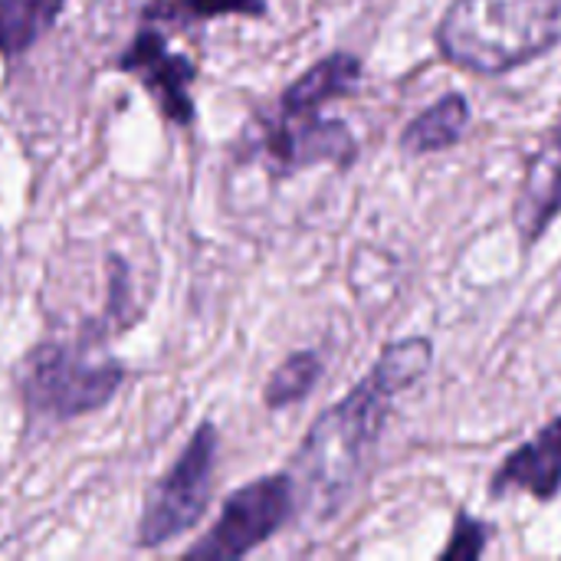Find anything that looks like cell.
<instances>
[{
  "instance_id": "cell-10",
  "label": "cell",
  "mask_w": 561,
  "mask_h": 561,
  "mask_svg": "<svg viewBox=\"0 0 561 561\" xmlns=\"http://www.w3.org/2000/svg\"><path fill=\"white\" fill-rule=\"evenodd\" d=\"M358 79H362V59L352 56V53H332L322 62H316L312 69H306L283 92L279 112H286V115H312L325 102L352 95Z\"/></svg>"
},
{
  "instance_id": "cell-1",
  "label": "cell",
  "mask_w": 561,
  "mask_h": 561,
  "mask_svg": "<svg viewBox=\"0 0 561 561\" xmlns=\"http://www.w3.org/2000/svg\"><path fill=\"white\" fill-rule=\"evenodd\" d=\"M431 358L434 345L424 335L388 345L365 381L312 424L296 454L299 490L309 510L332 516L345 503L385 431L394 394L417 385Z\"/></svg>"
},
{
  "instance_id": "cell-12",
  "label": "cell",
  "mask_w": 561,
  "mask_h": 561,
  "mask_svg": "<svg viewBox=\"0 0 561 561\" xmlns=\"http://www.w3.org/2000/svg\"><path fill=\"white\" fill-rule=\"evenodd\" d=\"M66 0H0V56L16 59L59 20Z\"/></svg>"
},
{
  "instance_id": "cell-13",
  "label": "cell",
  "mask_w": 561,
  "mask_h": 561,
  "mask_svg": "<svg viewBox=\"0 0 561 561\" xmlns=\"http://www.w3.org/2000/svg\"><path fill=\"white\" fill-rule=\"evenodd\" d=\"M319 375H322V362H319L316 352H296V355H289V358L270 375V381H266V388H263L266 408L279 411V408H289V404L302 401V398L316 388Z\"/></svg>"
},
{
  "instance_id": "cell-9",
  "label": "cell",
  "mask_w": 561,
  "mask_h": 561,
  "mask_svg": "<svg viewBox=\"0 0 561 561\" xmlns=\"http://www.w3.org/2000/svg\"><path fill=\"white\" fill-rule=\"evenodd\" d=\"M529 493L542 503L561 493V417L546 424L529 444L513 450L493 477V496Z\"/></svg>"
},
{
  "instance_id": "cell-6",
  "label": "cell",
  "mask_w": 561,
  "mask_h": 561,
  "mask_svg": "<svg viewBox=\"0 0 561 561\" xmlns=\"http://www.w3.org/2000/svg\"><path fill=\"white\" fill-rule=\"evenodd\" d=\"M118 69L131 72L148 89V95L154 99V105L161 108V115L168 122H174V125L194 122L197 108L191 99V82L197 79V66L187 56L171 53L161 30L145 26L135 36V43L122 53Z\"/></svg>"
},
{
  "instance_id": "cell-3",
  "label": "cell",
  "mask_w": 561,
  "mask_h": 561,
  "mask_svg": "<svg viewBox=\"0 0 561 561\" xmlns=\"http://www.w3.org/2000/svg\"><path fill=\"white\" fill-rule=\"evenodd\" d=\"M125 381L115 358H99L89 342H43L23 355L16 385L23 404L49 421H72L105 408Z\"/></svg>"
},
{
  "instance_id": "cell-11",
  "label": "cell",
  "mask_w": 561,
  "mask_h": 561,
  "mask_svg": "<svg viewBox=\"0 0 561 561\" xmlns=\"http://www.w3.org/2000/svg\"><path fill=\"white\" fill-rule=\"evenodd\" d=\"M470 125V102L460 92H447L431 108H424L401 135V148L408 154H431L457 145Z\"/></svg>"
},
{
  "instance_id": "cell-8",
  "label": "cell",
  "mask_w": 561,
  "mask_h": 561,
  "mask_svg": "<svg viewBox=\"0 0 561 561\" xmlns=\"http://www.w3.org/2000/svg\"><path fill=\"white\" fill-rule=\"evenodd\" d=\"M561 214V122L542 138L536 154L529 158L519 201L513 207V220L523 247L529 250Z\"/></svg>"
},
{
  "instance_id": "cell-7",
  "label": "cell",
  "mask_w": 561,
  "mask_h": 561,
  "mask_svg": "<svg viewBox=\"0 0 561 561\" xmlns=\"http://www.w3.org/2000/svg\"><path fill=\"white\" fill-rule=\"evenodd\" d=\"M260 148L270 158V164L283 174L309 168V164L348 168L358 154L352 131L342 122L319 118V112H312V115L279 112V118L273 125H266Z\"/></svg>"
},
{
  "instance_id": "cell-5",
  "label": "cell",
  "mask_w": 561,
  "mask_h": 561,
  "mask_svg": "<svg viewBox=\"0 0 561 561\" xmlns=\"http://www.w3.org/2000/svg\"><path fill=\"white\" fill-rule=\"evenodd\" d=\"M293 503H296V480L289 473L253 480L250 486L224 500L217 526L210 529L207 539L187 549V559L230 561L250 556L289 523Z\"/></svg>"
},
{
  "instance_id": "cell-15",
  "label": "cell",
  "mask_w": 561,
  "mask_h": 561,
  "mask_svg": "<svg viewBox=\"0 0 561 561\" xmlns=\"http://www.w3.org/2000/svg\"><path fill=\"white\" fill-rule=\"evenodd\" d=\"M490 533H493V526H486V523H480V519H473V516H467V513H457V519H454V536H450L447 549L440 552V559L477 561L483 556L486 542H490Z\"/></svg>"
},
{
  "instance_id": "cell-4",
  "label": "cell",
  "mask_w": 561,
  "mask_h": 561,
  "mask_svg": "<svg viewBox=\"0 0 561 561\" xmlns=\"http://www.w3.org/2000/svg\"><path fill=\"white\" fill-rule=\"evenodd\" d=\"M214 467H217V427L204 421L187 440V447L181 450L178 463L151 486L145 500V513L138 523L141 549L164 546L204 519L214 493Z\"/></svg>"
},
{
  "instance_id": "cell-2",
  "label": "cell",
  "mask_w": 561,
  "mask_h": 561,
  "mask_svg": "<svg viewBox=\"0 0 561 561\" xmlns=\"http://www.w3.org/2000/svg\"><path fill=\"white\" fill-rule=\"evenodd\" d=\"M561 43V0H454L437 26L447 62L503 76Z\"/></svg>"
},
{
  "instance_id": "cell-14",
  "label": "cell",
  "mask_w": 561,
  "mask_h": 561,
  "mask_svg": "<svg viewBox=\"0 0 561 561\" xmlns=\"http://www.w3.org/2000/svg\"><path fill=\"white\" fill-rule=\"evenodd\" d=\"M145 16H158V20L266 16V0H151Z\"/></svg>"
}]
</instances>
